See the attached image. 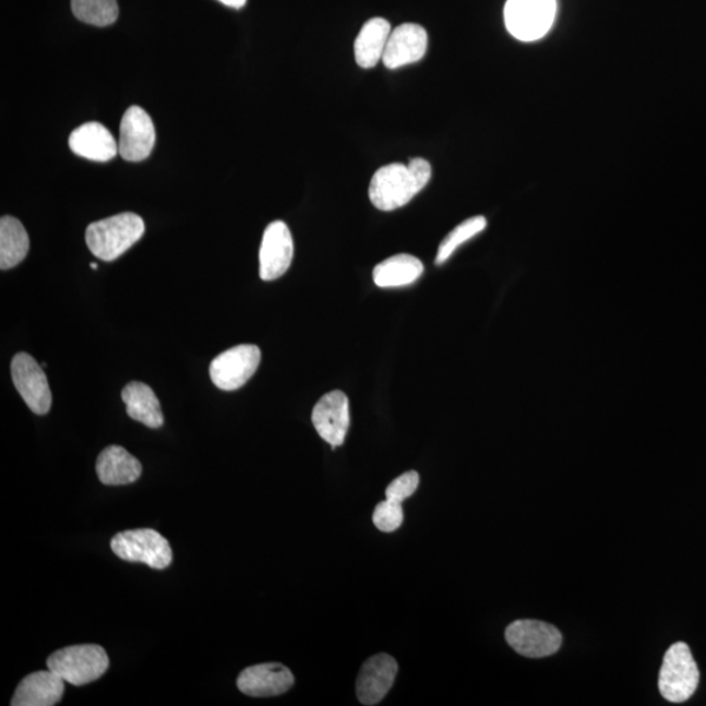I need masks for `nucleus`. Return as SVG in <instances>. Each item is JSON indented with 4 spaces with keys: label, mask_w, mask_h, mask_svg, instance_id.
Listing matches in <instances>:
<instances>
[{
    "label": "nucleus",
    "mask_w": 706,
    "mask_h": 706,
    "mask_svg": "<svg viewBox=\"0 0 706 706\" xmlns=\"http://www.w3.org/2000/svg\"><path fill=\"white\" fill-rule=\"evenodd\" d=\"M432 177V167L426 158L410 163H393L380 168L369 184V200L381 211L405 207L423 190Z\"/></svg>",
    "instance_id": "f257e3e1"
},
{
    "label": "nucleus",
    "mask_w": 706,
    "mask_h": 706,
    "mask_svg": "<svg viewBox=\"0 0 706 706\" xmlns=\"http://www.w3.org/2000/svg\"><path fill=\"white\" fill-rule=\"evenodd\" d=\"M144 230L140 215L123 213L89 224L85 241L97 259L111 262L135 246L142 239Z\"/></svg>",
    "instance_id": "f03ea898"
},
{
    "label": "nucleus",
    "mask_w": 706,
    "mask_h": 706,
    "mask_svg": "<svg viewBox=\"0 0 706 706\" xmlns=\"http://www.w3.org/2000/svg\"><path fill=\"white\" fill-rule=\"evenodd\" d=\"M48 669L75 687L100 679L109 668L107 651L98 645H75L63 648L48 658Z\"/></svg>",
    "instance_id": "7ed1b4c3"
},
{
    "label": "nucleus",
    "mask_w": 706,
    "mask_h": 706,
    "mask_svg": "<svg viewBox=\"0 0 706 706\" xmlns=\"http://www.w3.org/2000/svg\"><path fill=\"white\" fill-rule=\"evenodd\" d=\"M701 671L690 646L677 643L666 651L661 672H659V692L670 703H684L694 696Z\"/></svg>",
    "instance_id": "20e7f679"
},
{
    "label": "nucleus",
    "mask_w": 706,
    "mask_h": 706,
    "mask_svg": "<svg viewBox=\"0 0 706 706\" xmlns=\"http://www.w3.org/2000/svg\"><path fill=\"white\" fill-rule=\"evenodd\" d=\"M110 547L124 562L142 563L154 570H165L173 562L168 540L152 529L118 533Z\"/></svg>",
    "instance_id": "39448f33"
},
{
    "label": "nucleus",
    "mask_w": 706,
    "mask_h": 706,
    "mask_svg": "<svg viewBox=\"0 0 706 706\" xmlns=\"http://www.w3.org/2000/svg\"><path fill=\"white\" fill-rule=\"evenodd\" d=\"M555 15L557 0H507L504 10L507 32L524 43L545 37Z\"/></svg>",
    "instance_id": "423d86ee"
},
{
    "label": "nucleus",
    "mask_w": 706,
    "mask_h": 706,
    "mask_svg": "<svg viewBox=\"0 0 706 706\" xmlns=\"http://www.w3.org/2000/svg\"><path fill=\"white\" fill-rule=\"evenodd\" d=\"M261 362V349L241 345L224 351L211 362L210 378L222 391L234 392L253 378Z\"/></svg>",
    "instance_id": "0eeeda50"
},
{
    "label": "nucleus",
    "mask_w": 706,
    "mask_h": 706,
    "mask_svg": "<svg viewBox=\"0 0 706 706\" xmlns=\"http://www.w3.org/2000/svg\"><path fill=\"white\" fill-rule=\"evenodd\" d=\"M505 637L512 649L527 658L550 657L563 644L557 626L539 620H517L507 626Z\"/></svg>",
    "instance_id": "6e6552de"
},
{
    "label": "nucleus",
    "mask_w": 706,
    "mask_h": 706,
    "mask_svg": "<svg viewBox=\"0 0 706 706\" xmlns=\"http://www.w3.org/2000/svg\"><path fill=\"white\" fill-rule=\"evenodd\" d=\"M11 375L13 385L33 412L46 415L50 411L52 397L48 379L43 366L29 354L13 356Z\"/></svg>",
    "instance_id": "1a4fd4ad"
},
{
    "label": "nucleus",
    "mask_w": 706,
    "mask_h": 706,
    "mask_svg": "<svg viewBox=\"0 0 706 706\" xmlns=\"http://www.w3.org/2000/svg\"><path fill=\"white\" fill-rule=\"evenodd\" d=\"M155 142V124L147 111L140 107L129 108L121 121L118 154L127 161H143L149 157Z\"/></svg>",
    "instance_id": "9d476101"
},
{
    "label": "nucleus",
    "mask_w": 706,
    "mask_h": 706,
    "mask_svg": "<svg viewBox=\"0 0 706 706\" xmlns=\"http://www.w3.org/2000/svg\"><path fill=\"white\" fill-rule=\"evenodd\" d=\"M294 260V239L286 223L274 222L267 226L260 250V276L272 282L280 278Z\"/></svg>",
    "instance_id": "9b49d317"
},
{
    "label": "nucleus",
    "mask_w": 706,
    "mask_h": 706,
    "mask_svg": "<svg viewBox=\"0 0 706 706\" xmlns=\"http://www.w3.org/2000/svg\"><path fill=\"white\" fill-rule=\"evenodd\" d=\"M313 426L323 440L335 448L345 444L349 428V402L339 391L327 393L313 408Z\"/></svg>",
    "instance_id": "f8f14e48"
},
{
    "label": "nucleus",
    "mask_w": 706,
    "mask_h": 706,
    "mask_svg": "<svg viewBox=\"0 0 706 706\" xmlns=\"http://www.w3.org/2000/svg\"><path fill=\"white\" fill-rule=\"evenodd\" d=\"M428 33L423 26L414 23L400 24L392 31L382 62L388 70L417 63L427 55Z\"/></svg>",
    "instance_id": "ddd939ff"
},
{
    "label": "nucleus",
    "mask_w": 706,
    "mask_h": 706,
    "mask_svg": "<svg viewBox=\"0 0 706 706\" xmlns=\"http://www.w3.org/2000/svg\"><path fill=\"white\" fill-rule=\"evenodd\" d=\"M295 677L280 663H262L243 670L237 679V687L248 696L273 697L292 689Z\"/></svg>",
    "instance_id": "4468645a"
},
{
    "label": "nucleus",
    "mask_w": 706,
    "mask_h": 706,
    "mask_svg": "<svg viewBox=\"0 0 706 706\" xmlns=\"http://www.w3.org/2000/svg\"><path fill=\"white\" fill-rule=\"evenodd\" d=\"M397 672L398 663L393 657L379 655L369 658L362 665L356 683L359 702L364 705H378L384 701L393 687Z\"/></svg>",
    "instance_id": "2eb2a0df"
},
{
    "label": "nucleus",
    "mask_w": 706,
    "mask_h": 706,
    "mask_svg": "<svg viewBox=\"0 0 706 706\" xmlns=\"http://www.w3.org/2000/svg\"><path fill=\"white\" fill-rule=\"evenodd\" d=\"M64 681L50 669L33 672L17 685L12 706H52L62 701Z\"/></svg>",
    "instance_id": "dca6fc26"
},
{
    "label": "nucleus",
    "mask_w": 706,
    "mask_h": 706,
    "mask_svg": "<svg viewBox=\"0 0 706 706\" xmlns=\"http://www.w3.org/2000/svg\"><path fill=\"white\" fill-rule=\"evenodd\" d=\"M69 145L75 155L92 161H109L118 154L115 136L98 122L84 123L72 131Z\"/></svg>",
    "instance_id": "f3484780"
},
{
    "label": "nucleus",
    "mask_w": 706,
    "mask_h": 706,
    "mask_svg": "<svg viewBox=\"0 0 706 706\" xmlns=\"http://www.w3.org/2000/svg\"><path fill=\"white\" fill-rule=\"evenodd\" d=\"M97 477L105 486H124L141 478L143 467L134 455L122 446L111 445L98 455Z\"/></svg>",
    "instance_id": "a211bd4d"
},
{
    "label": "nucleus",
    "mask_w": 706,
    "mask_h": 706,
    "mask_svg": "<svg viewBox=\"0 0 706 706\" xmlns=\"http://www.w3.org/2000/svg\"><path fill=\"white\" fill-rule=\"evenodd\" d=\"M392 31L384 17H373L362 25L355 39V59L361 69H373L382 61Z\"/></svg>",
    "instance_id": "6ab92c4d"
},
{
    "label": "nucleus",
    "mask_w": 706,
    "mask_h": 706,
    "mask_svg": "<svg viewBox=\"0 0 706 706\" xmlns=\"http://www.w3.org/2000/svg\"><path fill=\"white\" fill-rule=\"evenodd\" d=\"M122 400L131 419L140 421L145 427L157 429L164 424L160 400L148 385L143 382H130L124 386Z\"/></svg>",
    "instance_id": "aec40b11"
},
{
    "label": "nucleus",
    "mask_w": 706,
    "mask_h": 706,
    "mask_svg": "<svg viewBox=\"0 0 706 706\" xmlns=\"http://www.w3.org/2000/svg\"><path fill=\"white\" fill-rule=\"evenodd\" d=\"M423 273L424 265L417 256L398 254L375 266L373 280L381 288L404 287L417 282Z\"/></svg>",
    "instance_id": "412c9836"
},
{
    "label": "nucleus",
    "mask_w": 706,
    "mask_h": 706,
    "mask_svg": "<svg viewBox=\"0 0 706 706\" xmlns=\"http://www.w3.org/2000/svg\"><path fill=\"white\" fill-rule=\"evenodd\" d=\"M29 252V237L16 217L0 220V268L10 270L22 263Z\"/></svg>",
    "instance_id": "4be33fe9"
},
{
    "label": "nucleus",
    "mask_w": 706,
    "mask_h": 706,
    "mask_svg": "<svg viewBox=\"0 0 706 706\" xmlns=\"http://www.w3.org/2000/svg\"><path fill=\"white\" fill-rule=\"evenodd\" d=\"M71 9L77 20L96 26H108L118 19L117 0H71Z\"/></svg>",
    "instance_id": "5701e85b"
},
{
    "label": "nucleus",
    "mask_w": 706,
    "mask_h": 706,
    "mask_svg": "<svg viewBox=\"0 0 706 706\" xmlns=\"http://www.w3.org/2000/svg\"><path fill=\"white\" fill-rule=\"evenodd\" d=\"M486 227L487 219L484 216H474L460 223L440 243L438 255H435V265L441 266L442 263H445L451 259L455 250L474 239L475 236L483 232Z\"/></svg>",
    "instance_id": "b1692460"
},
{
    "label": "nucleus",
    "mask_w": 706,
    "mask_h": 706,
    "mask_svg": "<svg viewBox=\"0 0 706 706\" xmlns=\"http://www.w3.org/2000/svg\"><path fill=\"white\" fill-rule=\"evenodd\" d=\"M404 519L405 513L400 503H395V501L386 499L375 506L373 524L381 531L393 533L398 530L402 524H404Z\"/></svg>",
    "instance_id": "393cba45"
},
{
    "label": "nucleus",
    "mask_w": 706,
    "mask_h": 706,
    "mask_svg": "<svg viewBox=\"0 0 706 706\" xmlns=\"http://www.w3.org/2000/svg\"><path fill=\"white\" fill-rule=\"evenodd\" d=\"M419 474L417 471H408L400 475L399 478L392 481L391 486L386 488V499L395 501V503H404L408 498H411L417 492L419 487Z\"/></svg>",
    "instance_id": "a878e982"
},
{
    "label": "nucleus",
    "mask_w": 706,
    "mask_h": 706,
    "mask_svg": "<svg viewBox=\"0 0 706 706\" xmlns=\"http://www.w3.org/2000/svg\"><path fill=\"white\" fill-rule=\"evenodd\" d=\"M219 2L230 7V9L240 10L247 4L248 0H219Z\"/></svg>",
    "instance_id": "bb28decb"
},
{
    "label": "nucleus",
    "mask_w": 706,
    "mask_h": 706,
    "mask_svg": "<svg viewBox=\"0 0 706 706\" xmlns=\"http://www.w3.org/2000/svg\"><path fill=\"white\" fill-rule=\"evenodd\" d=\"M91 267L94 268V270H97L96 263H92Z\"/></svg>",
    "instance_id": "cd10ccee"
}]
</instances>
